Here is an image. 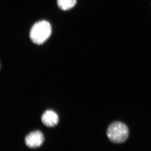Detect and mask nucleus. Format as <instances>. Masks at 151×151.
Instances as JSON below:
<instances>
[{"label": "nucleus", "mask_w": 151, "mask_h": 151, "mask_svg": "<svg viewBox=\"0 0 151 151\" xmlns=\"http://www.w3.org/2000/svg\"><path fill=\"white\" fill-rule=\"evenodd\" d=\"M51 31V25L48 22H39L32 27L30 32V38L34 43L42 44L50 36Z\"/></svg>", "instance_id": "1"}, {"label": "nucleus", "mask_w": 151, "mask_h": 151, "mask_svg": "<svg viewBox=\"0 0 151 151\" xmlns=\"http://www.w3.org/2000/svg\"><path fill=\"white\" fill-rule=\"evenodd\" d=\"M42 122L47 127L56 126L59 121L58 115L55 111L47 110L43 113L41 118Z\"/></svg>", "instance_id": "4"}, {"label": "nucleus", "mask_w": 151, "mask_h": 151, "mask_svg": "<svg viewBox=\"0 0 151 151\" xmlns=\"http://www.w3.org/2000/svg\"><path fill=\"white\" fill-rule=\"evenodd\" d=\"M76 3V0H58V5L60 8L63 10L70 9L74 6Z\"/></svg>", "instance_id": "5"}, {"label": "nucleus", "mask_w": 151, "mask_h": 151, "mask_svg": "<svg viewBox=\"0 0 151 151\" xmlns=\"http://www.w3.org/2000/svg\"><path fill=\"white\" fill-rule=\"evenodd\" d=\"M107 135L112 142L121 144L127 141L129 137V129L122 122H114L108 127Z\"/></svg>", "instance_id": "2"}, {"label": "nucleus", "mask_w": 151, "mask_h": 151, "mask_svg": "<svg viewBox=\"0 0 151 151\" xmlns=\"http://www.w3.org/2000/svg\"><path fill=\"white\" fill-rule=\"evenodd\" d=\"M44 140L43 134L39 131L30 133L26 137L25 142L26 145L31 148L40 147Z\"/></svg>", "instance_id": "3"}]
</instances>
